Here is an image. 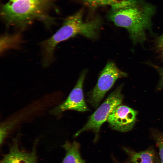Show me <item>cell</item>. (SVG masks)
Here are the masks:
<instances>
[{"label": "cell", "instance_id": "1", "mask_svg": "<svg viewBox=\"0 0 163 163\" xmlns=\"http://www.w3.org/2000/svg\"><path fill=\"white\" fill-rule=\"evenodd\" d=\"M111 6L108 19L127 30L134 44L142 43L146 39V30L152 31L155 6L142 0H125Z\"/></svg>", "mask_w": 163, "mask_h": 163}, {"label": "cell", "instance_id": "2", "mask_svg": "<svg viewBox=\"0 0 163 163\" xmlns=\"http://www.w3.org/2000/svg\"><path fill=\"white\" fill-rule=\"evenodd\" d=\"M57 0H10L1 8V14L7 26L22 30L36 20L49 27L50 11Z\"/></svg>", "mask_w": 163, "mask_h": 163}, {"label": "cell", "instance_id": "3", "mask_svg": "<svg viewBox=\"0 0 163 163\" xmlns=\"http://www.w3.org/2000/svg\"><path fill=\"white\" fill-rule=\"evenodd\" d=\"M84 10H79L66 18L61 27L51 37L40 43L43 57L47 60L54 59V50L59 43L78 35L96 39L102 24L101 17L96 16L87 21H83Z\"/></svg>", "mask_w": 163, "mask_h": 163}, {"label": "cell", "instance_id": "4", "mask_svg": "<svg viewBox=\"0 0 163 163\" xmlns=\"http://www.w3.org/2000/svg\"><path fill=\"white\" fill-rule=\"evenodd\" d=\"M123 85L117 87L108 96L97 110L89 117L87 123L75 134L77 136L86 131L92 130L97 138L100 127L111 111L117 106L121 104L123 99L121 90Z\"/></svg>", "mask_w": 163, "mask_h": 163}, {"label": "cell", "instance_id": "5", "mask_svg": "<svg viewBox=\"0 0 163 163\" xmlns=\"http://www.w3.org/2000/svg\"><path fill=\"white\" fill-rule=\"evenodd\" d=\"M127 76L112 62H108L101 72L97 83L90 93L88 102L94 108H97L106 93L117 80Z\"/></svg>", "mask_w": 163, "mask_h": 163}, {"label": "cell", "instance_id": "6", "mask_svg": "<svg viewBox=\"0 0 163 163\" xmlns=\"http://www.w3.org/2000/svg\"><path fill=\"white\" fill-rule=\"evenodd\" d=\"M86 73L87 71L84 70L81 73L75 85L66 100L53 110V114H58L67 110L82 112L89 110L84 99L83 91Z\"/></svg>", "mask_w": 163, "mask_h": 163}, {"label": "cell", "instance_id": "7", "mask_svg": "<svg viewBox=\"0 0 163 163\" xmlns=\"http://www.w3.org/2000/svg\"><path fill=\"white\" fill-rule=\"evenodd\" d=\"M137 113L132 108L120 104L110 113L107 121L112 129L122 132H127L133 128Z\"/></svg>", "mask_w": 163, "mask_h": 163}, {"label": "cell", "instance_id": "8", "mask_svg": "<svg viewBox=\"0 0 163 163\" xmlns=\"http://www.w3.org/2000/svg\"><path fill=\"white\" fill-rule=\"evenodd\" d=\"M16 141L14 140L9 152L4 156L1 163H37L35 149L27 152L20 150Z\"/></svg>", "mask_w": 163, "mask_h": 163}, {"label": "cell", "instance_id": "9", "mask_svg": "<svg viewBox=\"0 0 163 163\" xmlns=\"http://www.w3.org/2000/svg\"><path fill=\"white\" fill-rule=\"evenodd\" d=\"M62 147L66 151V155L62 163H85L80 154L78 143L75 141L72 143L67 141Z\"/></svg>", "mask_w": 163, "mask_h": 163}, {"label": "cell", "instance_id": "10", "mask_svg": "<svg viewBox=\"0 0 163 163\" xmlns=\"http://www.w3.org/2000/svg\"><path fill=\"white\" fill-rule=\"evenodd\" d=\"M123 149L128 155L131 163H154L155 154L152 149L136 152L126 147Z\"/></svg>", "mask_w": 163, "mask_h": 163}, {"label": "cell", "instance_id": "11", "mask_svg": "<svg viewBox=\"0 0 163 163\" xmlns=\"http://www.w3.org/2000/svg\"><path fill=\"white\" fill-rule=\"evenodd\" d=\"M21 41V36L19 33L3 34L0 38L1 54L9 49L18 48Z\"/></svg>", "mask_w": 163, "mask_h": 163}, {"label": "cell", "instance_id": "12", "mask_svg": "<svg viewBox=\"0 0 163 163\" xmlns=\"http://www.w3.org/2000/svg\"><path fill=\"white\" fill-rule=\"evenodd\" d=\"M92 10L107 5L110 6L125 0H77Z\"/></svg>", "mask_w": 163, "mask_h": 163}, {"label": "cell", "instance_id": "13", "mask_svg": "<svg viewBox=\"0 0 163 163\" xmlns=\"http://www.w3.org/2000/svg\"><path fill=\"white\" fill-rule=\"evenodd\" d=\"M153 135L158 149L161 163H163V133H155Z\"/></svg>", "mask_w": 163, "mask_h": 163}, {"label": "cell", "instance_id": "14", "mask_svg": "<svg viewBox=\"0 0 163 163\" xmlns=\"http://www.w3.org/2000/svg\"><path fill=\"white\" fill-rule=\"evenodd\" d=\"M156 45L157 50L163 60V34L157 39Z\"/></svg>", "mask_w": 163, "mask_h": 163}, {"label": "cell", "instance_id": "15", "mask_svg": "<svg viewBox=\"0 0 163 163\" xmlns=\"http://www.w3.org/2000/svg\"><path fill=\"white\" fill-rule=\"evenodd\" d=\"M154 67L160 75V80L157 86L158 89L160 90L163 87V68L157 66H154Z\"/></svg>", "mask_w": 163, "mask_h": 163}]
</instances>
